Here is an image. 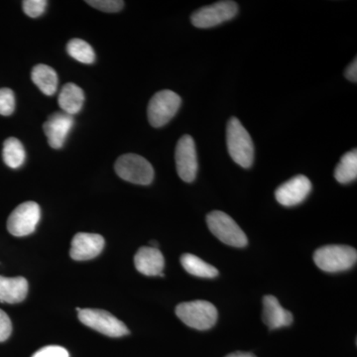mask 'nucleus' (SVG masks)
Masks as SVG:
<instances>
[{"mask_svg": "<svg viewBox=\"0 0 357 357\" xmlns=\"http://www.w3.org/2000/svg\"><path fill=\"white\" fill-rule=\"evenodd\" d=\"M115 172L132 184L150 185L154 178V169L149 161L137 154L121 155L115 162Z\"/></svg>", "mask_w": 357, "mask_h": 357, "instance_id": "nucleus-5", "label": "nucleus"}, {"mask_svg": "<svg viewBox=\"0 0 357 357\" xmlns=\"http://www.w3.org/2000/svg\"><path fill=\"white\" fill-rule=\"evenodd\" d=\"M32 357H70L67 349L58 345H49L35 352Z\"/></svg>", "mask_w": 357, "mask_h": 357, "instance_id": "nucleus-26", "label": "nucleus"}, {"mask_svg": "<svg viewBox=\"0 0 357 357\" xmlns=\"http://www.w3.org/2000/svg\"><path fill=\"white\" fill-rule=\"evenodd\" d=\"M84 102V91L76 84L68 83L59 93L58 103L63 112L75 115L81 112Z\"/></svg>", "mask_w": 357, "mask_h": 357, "instance_id": "nucleus-17", "label": "nucleus"}, {"mask_svg": "<svg viewBox=\"0 0 357 357\" xmlns=\"http://www.w3.org/2000/svg\"><path fill=\"white\" fill-rule=\"evenodd\" d=\"M86 3L107 13H119L124 6V2L121 0H91V1H86Z\"/></svg>", "mask_w": 357, "mask_h": 357, "instance_id": "nucleus-24", "label": "nucleus"}, {"mask_svg": "<svg viewBox=\"0 0 357 357\" xmlns=\"http://www.w3.org/2000/svg\"><path fill=\"white\" fill-rule=\"evenodd\" d=\"M176 314L185 325L199 331L210 330L218 321V310L208 301L182 303L176 307Z\"/></svg>", "mask_w": 357, "mask_h": 357, "instance_id": "nucleus-2", "label": "nucleus"}, {"mask_svg": "<svg viewBox=\"0 0 357 357\" xmlns=\"http://www.w3.org/2000/svg\"><path fill=\"white\" fill-rule=\"evenodd\" d=\"M227 143L230 157L243 168H250L255 161V145L250 134L236 117L227 123Z\"/></svg>", "mask_w": 357, "mask_h": 357, "instance_id": "nucleus-1", "label": "nucleus"}, {"mask_svg": "<svg viewBox=\"0 0 357 357\" xmlns=\"http://www.w3.org/2000/svg\"><path fill=\"white\" fill-rule=\"evenodd\" d=\"M33 83L46 96H53L58 89V75L53 68L40 64L33 68L31 73Z\"/></svg>", "mask_w": 357, "mask_h": 357, "instance_id": "nucleus-18", "label": "nucleus"}, {"mask_svg": "<svg viewBox=\"0 0 357 357\" xmlns=\"http://www.w3.org/2000/svg\"><path fill=\"white\" fill-rule=\"evenodd\" d=\"M74 126V117L65 112H54L45 121L43 129L49 145L54 149L64 146L70 131Z\"/></svg>", "mask_w": 357, "mask_h": 357, "instance_id": "nucleus-12", "label": "nucleus"}, {"mask_svg": "<svg viewBox=\"0 0 357 357\" xmlns=\"http://www.w3.org/2000/svg\"><path fill=\"white\" fill-rule=\"evenodd\" d=\"M335 178L340 184H349L357 178V150L347 152L340 159L335 170Z\"/></svg>", "mask_w": 357, "mask_h": 357, "instance_id": "nucleus-20", "label": "nucleus"}, {"mask_svg": "<svg viewBox=\"0 0 357 357\" xmlns=\"http://www.w3.org/2000/svg\"><path fill=\"white\" fill-rule=\"evenodd\" d=\"M263 321L271 330L290 326L293 316L281 306L274 296H265L263 299Z\"/></svg>", "mask_w": 357, "mask_h": 357, "instance_id": "nucleus-15", "label": "nucleus"}, {"mask_svg": "<svg viewBox=\"0 0 357 357\" xmlns=\"http://www.w3.org/2000/svg\"><path fill=\"white\" fill-rule=\"evenodd\" d=\"M2 157L7 166L13 169L20 168L24 164L26 159L24 146L17 138H7L4 141Z\"/></svg>", "mask_w": 357, "mask_h": 357, "instance_id": "nucleus-21", "label": "nucleus"}, {"mask_svg": "<svg viewBox=\"0 0 357 357\" xmlns=\"http://www.w3.org/2000/svg\"><path fill=\"white\" fill-rule=\"evenodd\" d=\"M47 4L46 0H25L22 2L23 10L29 17L37 18L45 13Z\"/></svg>", "mask_w": 357, "mask_h": 357, "instance_id": "nucleus-25", "label": "nucleus"}, {"mask_svg": "<svg viewBox=\"0 0 357 357\" xmlns=\"http://www.w3.org/2000/svg\"><path fill=\"white\" fill-rule=\"evenodd\" d=\"M345 77H347L349 81L354 82V83H356L357 82V61L356 58L354 59V61L351 63V65L347 68L344 72Z\"/></svg>", "mask_w": 357, "mask_h": 357, "instance_id": "nucleus-28", "label": "nucleus"}, {"mask_svg": "<svg viewBox=\"0 0 357 357\" xmlns=\"http://www.w3.org/2000/svg\"><path fill=\"white\" fill-rule=\"evenodd\" d=\"M103 248L105 239L100 234L79 232L73 238L70 255L77 261H84L100 255Z\"/></svg>", "mask_w": 357, "mask_h": 357, "instance_id": "nucleus-13", "label": "nucleus"}, {"mask_svg": "<svg viewBox=\"0 0 357 357\" xmlns=\"http://www.w3.org/2000/svg\"><path fill=\"white\" fill-rule=\"evenodd\" d=\"M311 191V181L306 176L298 175L282 184L275 192V197L282 206H294L304 202Z\"/></svg>", "mask_w": 357, "mask_h": 357, "instance_id": "nucleus-11", "label": "nucleus"}, {"mask_svg": "<svg viewBox=\"0 0 357 357\" xmlns=\"http://www.w3.org/2000/svg\"><path fill=\"white\" fill-rule=\"evenodd\" d=\"M27 293L28 282L23 277L0 276V302L17 304L25 299Z\"/></svg>", "mask_w": 357, "mask_h": 357, "instance_id": "nucleus-16", "label": "nucleus"}, {"mask_svg": "<svg viewBox=\"0 0 357 357\" xmlns=\"http://www.w3.org/2000/svg\"><path fill=\"white\" fill-rule=\"evenodd\" d=\"M15 109V96L13 89H0V115L8 116Z\"/></svg>", "mask_w": 357, "mask_h": 357, "instance_id": "nucleus-23", "label": "nucleus"}, {"mask_svg": "<svg viewBox=\"0 0 357 357\" xmlns=\"http://www.w3.org/2000/svg\"><path fill=\"white\" fill-rule=\"evenodd\" d=\"M67 52L70 57L83 64H93L96 61V53L93 47L82 39H72L67 45Z\"/></svg>", "mask_w": 357, "mask_h": 357, "instance_id": "nucleus-22", "label": "nucleus"}, {"mask_svg": "<svg viewBox=\"0 0 357 357\" xmlns=\"http://www.w3.org/2000/svg\"><path fill=\"white\" fill-rule=\"evenodd\" d=\"M13 333V324L6 312L0 310V342H6Z\"/></svg>", "mask_w": 357, "mask_h": 357, "instance_id": "nucleus-27", "label": "nucleus"}, {"mask_svg": "<svg viewBox=\"0 0 357 357\" xmlns=\"http://www.w3.org/2000/svg\"><path fill=\"white\" fill-rule=\"evenodd\" d=\"M238 13L236 2L225 0L202 7L192 14V24L198 28H213L236 17Z\"/></svg>", "mask_w": 357, "mask_h": 357, "instance_id": "nucleus-8", "label": "nucleus"}, {"mask_svg": "<svg viewBox=\"0 0 357 357\" xmlns=\"http://www.w3.org/2000/svg\"><path fill=\"white\" fill-rule=\"evenodd\" d=\"M314 263L319 269L330 273L351 269L356 263V249L347 245H326L314 255Z\"/></svg>", "mask_w": 357, "mask_h": 357, "instance_id": "nucleus-3", "label": "nucleus"}, {"mask_svg": "<svg viewBox=\"0 0 357 357\" xmlns=\"http://www.w3.org/2000/svg\"><path fill=\"white\" fill-rule=\"evenodd\" d=\"M41 210L35 202H25L17 206L9 215L7 220V229L14 236H26L33 234L36 229Z\"/></svg>", "mask_w": 357, "mask_h": 357, "instance_id": "nucleus-9", "label": "nucleus"}, {"mask_svg": "<svg viewBox=\"0 0 357 357\" xmlns=\"http://www.w3.org/2000/svg\"><path fill=\"white\" fill-rule=\"evenodd\" d=\"M175 159L178 177L184 182H192L198 172V157L192 136L184 135L178 141Z\"/></svg>", "mask_w": 357, "mask_h": 357, "instance_id": "nucleus-10", "label": "nucleus"}, {"mask_svg": "<svg viewBox=\"0 0 357 357\" xmlns=\"http://www.w3.org/2000/svg\"><path fill=\"white\" fill-rule=\"evenodd\" d=\"M181 96L170 89L155 93L148 105V121L153 128H162L168 123L180 109Z\"/></svg>", "mask_w": 357, "mask_h": 357, "instance_id": "nucleus-6", "label": "nucleus"}, {"mask_svg": "<svg viewBox=\"0 0 357 357\" xmlns=\"http://www.w3.org/2000/svg\"><path fill=\"white\" fill-rule=\"evenodd\" d=\"M136 269L145 276H164L165 260L158 248H141L134 257Z\"/></svg>", "mask_w": 357, "mask_h": 357, "instance_id": "nucleus-14", "label": "nucleus"}, {"mask_svg": "<svg viewBox=\"0 0 357 357\" xmlns=\"http://www.w3.org/2000/svg\"><path fill=\"white\" fill-rule=\"evenodd\" d=\"M227 357H256L255 354H248V352H234V354H230Z\"/></svg>", "mask_w": 357, "mask_h": 357, "instance_id": "nucleus-29", "label": "nucleus"}, {"mask_svg": "<svg viewBox=\"0 0 357 357\" xmlns=\"http://www.w3.org/2000/svg\"><path fill=\"white\" fill-rule=\"evenodd\" d=\"M181 264L188 273L201 278H215L218 275L217 268L190 253H185L181 257Z\"/></svg>", "mask_w": 357, "mask_h": 357, "instance_id": "nucleus-19", "label": "nucleus"}, {"mask_svg": "<svg viewBox=\"0 0 357 357\" xmlns=\"http://www.w3.org/2000/svg\"><path fill=\"white\" fill-rule=\"evenodd\" d=\"M79 319L84 325L107 337H121L129 333L128 326L114 314L103 310L81 309Z\"/></svg>", "mask_w": 357, "mask_h": 357, "instance_id": "nucleus-7", "label": "nucleus"}, {"mask_svg": "<svg viewBox=\"0 0 357 357\" xmlns=\"http://www.w3.org/2000/svg\"><path fill=\"white\" fill-rule=\"evenodd\" d=\"M208 229L222 243L234 248L248 245V236L234 218L220 211H213L206 217Z\"/></svg>", "mask_w": 357, "mask_h": 357, "instance_id": "nucleus-4", "label": "nucleus"}]
</instances>
